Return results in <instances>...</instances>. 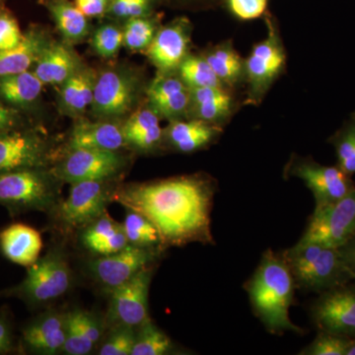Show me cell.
<instances>
[{
	"label": "cell",
	"instance_id": "4316f807",
	"mask_svg": "<svg viewBox=\"0 0 355 355\" xmlns=\"http://www.w3.org/2000/svg\"><path fill=\"white\" fill-rule=\"evenodd\" d=\"M50 42L48 35L39 28L26 32L17 46L0 51V77L28 71Z\"/></svg>",
	"mask_w": 355,
	"mask_h": 355
},
{
	"label": "cell",
	"instance_id": "d4e9b609",
	"mask_svg": "<svg viewBox=\"0 0 355 355\" xmlns=\"http://www.w3.org/2000/svg\"><path fill=\"white\" fill-rule=\"evenodd\" d=\"M71 44L51 41L33 70L44 85L60 86L83 69L80 58Z\"/></svg>",
	"mask_w": 355,
	"mask_h": 355
},
{
	"label": "cell",
	"instance_id": "ba28073f",
	"mask_svg": "<svg viewBox=\"0 0 355 355\" xmlns=\"http://www.w3.org/2000/svg\"><path fill=\"white\" fill-rule=\"evenodd\" d=\"M141 74L125 65L96 74L91 111L97 120L116 121L130 116L146 91Z\"/></svg>",
	"mask_w": 355,
	"mask_h": 355
},
{
	"label": "cell",
	"instance_id": "3957f363",
	"mask_svg": "<svg viewBox=\"0 0 355 355\" xmlns=\"http://www.w3.org/2000/svg\"><path fill=\"white\" fill-rule=\"evenodd\" d=\"M73 273L62 245L51 247L28 266L19 284L0 291V297L19 299L30 309L48 307L70 291Z\"/></svg>",
	"mask_w": 355,
	"mask_h": 355
},
{
	"label": "cell",
	"instance_id": "ac0fdd59",
	"mask_svg": "<svg viewBox=\"0 0 355 355\" xmlns=\"http://www.w3.org/2000/svg\"><path fill=\"white\" fill-rule=\"evenodd\" d=\"M147 102L161 119L168 121L188 119L191 88L177 71L158 72L146 88Z\"/></svg>",
	"mask_w": 355,
	"mask_h": 355
},
{
	"label": "cell",
	"instance_id": "8992f818",
	"mask_svg": "<svg viewBox=\"0 0 355 355\" xmlns=\"http://www.w3.org/2000/svg\"><path fill=\"white\" fill-rule=\"evenodd\" d=\"M121 179L84 181L70 184L62 198L48 214L49 229L69 237L102 216L112 202Z\"/></svg>",
	"mask_w": 355,
	"mask_h": 355
},
{
	"label": "cell",
	"instance_id": "30bf717a",
	"mask_svg": "<svg viewBox=\"0 0 355 355\" xmlns=\"http://www.w3.org/2000/svg\"><path fill=\"white\" fill-rule=\"evenodd\" d=\"M284 176L297 178L313 193L315 209L338 202L355 189L352 177L338 166L320 164L311 156L291 154L284 167Z\"/></svg>",
	"mask_w": 355,
	"mask_h": 355
},
{
	"label": "cell",
	"instance_id": "f35d334b",
	"mask_svg": "<svg viewBox=\"0 0 355 355\" xmlns=\"http://www.w3.org/2000/svg\"><path fill=\"white\" fill-rule=\"evenodd\" d=\"M350 338L318 331L316 338L299 352L301 355H347Z\"/></svg>",
	"mask_w": 355,
	"mask_h": 355
},
{
	"label": "cell",
	"instance_id": "277c9868",
	"mask_svg": "<svg viewBox=\"0 0 355 355\" xmlns=\"http://www.w3.org/2000/svg\"><path fill=\"white\" fill-rule=\"evenodd\" d=\"M280 254L291 270L296 288L301 291L321 294L354 279L338 248L297 242Z\"/></svg>",
	"mask_w": 355,
	"mask_h": 355
},
{
	"label": "cell",
	"instance_id": "7c38bea8",
	"mask_svg": "<svg viewBox=\"0 0 355 355\" xmlns=\"http://www.w3.org/2000/svg\"><path fill=\"white\" fill-rule=\"evenodd\" d=\"M57 160L55 147L37 130L0 133V173L51 168Z\"/></svg>",
	"mask_w": 355,
	"mask_h": 355
},
{
	"label": "cell",
	"instance_id": "83f0119b",
	"mask_svg": "<svg viewBox=\"0 0 355 355\" xmlns=\"http://www.w3.org/2000/svg\"><path fill=\"white\" fill-rule=\"evenodd\" d=\"M200 55L209 62L224 87L235 91L244 85L245 58L236 50L231 40L214 44Z\"/></svg>",
	"mask_w": 355,
	"mask_h": 355
},
{
	"label": "cell",
	"instance_id": "e0dca14e",
	"mask_svg": "<svg viewBox=\"0 0 355 355\" xmlns=\"http://www.w3.org/2000/svg\"><path fill=\"white\" fill-rule=\"evenodd\" d=\"M191 33L193 25L184 16L160 26L150 46L144 51L158 72L177 71L190 53Z\"/></svg>",
	"mask_w": 355,
	"mask_h": 355
},
{
	"label": "cell",
	"instance_id": "f546056e",
	"mask_svg": "<svg viewBox=\"0 0 355 355\" xmlns=\"http://www.w3.org/2000/svg\"><path fill=\"white\" fill-rule=\"evenodd\" d=\"M64 42L80 43L90 32L88 17L69 0H44Z\"/></svg>",
	"mask_w": 355,
	"mask_h": 355
},
{
	"label": "cell",
	"instance_id": "8fae6325",
	"mask_svg": "<svg viewBox=\"0 0 355 355\" xmlns=\"http://www.w3.org/2000/svg\"><path fill=\"white\" fill-rule=\"evenodd\" d=\"M156 266H148L132 279L110 292L108 311L104 319L106 330L116 326L139 328L150 320L149 291Z\"/></svg>",
	"mask_w": 355,
	"mask_h": 355
},
{
	"label": "cell",
	"instance_id": "c3c4849f",
	"mask_svg": "<svg viewBox=\"0 0 355 355\" xmlns=\"http://www.w3.org/2000/svg\"><path fill=\"white\" fill-rule=\"evenodd\" d=\"M347 355H355V338L350 340L349 349H347Z\"/></svg>",
	"mask_w": 355,
	"mask_h": 355
},
{
	"label": "cell",
	"instance_id": "7402d4cb",
	"mask_svg": "<svg viewBox=\"0 0 355 355\" xmlns=\"http://www.w3.org/2000/svg\"><path fill=\"white\" fill-rule=\"evenodd\" d=\"M106 331L104 320L94 313L74 308L67 312V338L62 354L88 355L101 343Z\"/></svg>",
	"mask_w": 355,
	"mask_h": 355
},
{
	"label": "cell",
	"instance_id": "603a6c76",
	"mask_svg": "<svg viewBox=\"0 0 355 355\" xmlns=\"http://www.w3.org/2000/svg\"><path fill=\"white\" fill-rule=\"evenodd\" d=\"M157 112L146 103L135 110L123 123V132L128 147L142 153H157L163 149L164 128L161 127Z\"/></svg>",
	"mask_w": 355,
	"mask_h": 355
},
{
	"label": "cell",
	"instance_id": "e575fe53",
	"mask_svg": "<svg viewBox=\"0 0 355 355\" xmlns=\"http://www.w3.org/2000/svg\"><path fill=\"white\" fill-rule=\"evenodd\" d=\"M335 149L336 166L345 174H355V112L328 139Z\"/></svg>",
	"mask_w": 355,
	"mask_h": 355
},
{
	"label": "cell",
	"instance_id": "9c48e42d",
	"mask_svg": "<svg viewBox=\"0 0 355 355\" xmlns=\"http://www.w3.org/2000/svg\"><path fill=\"white\" fill-rule=\"evenodd\" d=\"M128 158L121 151L77 148L64 150L51 167L64 184L84 181L121 179Z\"/></svg>",
	"mask_w": 355,
	"mask_h": 355
},
{
	"label": "cell",
	"instance_id": "836d02e7",
	"mask_svg": "<svg viewBox=\"0 0 355 355\" xmlns=\"http://www.w3.org/2000/svg\"><path fill=\"white\" fill-rule=\"evenodd\" d=\"M171 338L149 320L137 330L132 355H167L176 354Z\"/></svg>",
	"mask_w": 355,
	"mask_h": 355
},
{
	"label": "cell",
	"instance_id": "484cf974",
	"mask_svg": "<svg viewBox=\"0 0 355 355\" xmlns=\"http://www.w3.org/2000/svg\"><path fill=\"white\" fill-rule=\"evenodd\" d=\"M80 242L94 256H107L121 251L128 245L123 224L112 218L108 211L81 229Z\"/></svg>",
	"mask_w": 355,
	"mask_h": 355
},
{
	"label": "cell",
	"instance_id": "4fadbf2b",
	"mask_svg": "<svg viewBox=\"0 0 355 355\" xmlns=\"http://www.w3.org/2000/svg\"><path fill=\"white\" fill-rule=\"evenodd\" d=\"M355 236V189L338 202L315 209L298 242L340 248Z\"/></svg>",
	"mask_w": 355,
	"mask_h": 355
},
{
	"label": "cell",
	"instance_id": "cb8c5ba5",
	"mask_svg": "<svg viewBox=\"0 0 355 355\" xmlns=\"http://www.w3.org/2000/svg\"><path fill=\"white\" fill-rule=\"evenodd\" d=\"M43 240L41 233L22 222H15L0 230V254L10 263L32 266L41 257Z\"/></svg>",
	"mask_w": 355,
	"mask_h": 355
},
{
	"label": "cell",
	"instance_id": "7bdbcfd3",
	"mask_svg": "<svg viewBox=\"0 0 355 355\" xmlns=\"http://www.w3.org/2000/svg\"><path fill=\"white\" fill-rule=\"evenodd\" d=\"M15 350L12 319L8 307L0 308V354H7Z\"/></svg>",
	"mask_w": 355,
	"mask_h": 355
},
{
	"label": "cell",
	"instance_id": "44dd1931",
	"mask_svg": "<svg viewBox=\"0 0 355 355\" xmlns=\"http://www.w3.org/2000/svg\"><path fill=\"white\" fill-rule=\"evenodd\" d=\"M223 128L193 119L169 121L164 128L163 149L191 154L202 150L221 137Z\"/></svg>",
	"mask_w": 355,
	"mask_h": 355
},
{
	"label": "cell",
	"instance_id": "ffe728a7",
	"mask_svg": "<svg viewBox=\"0 0 355 355\" xmlns=\"http://www.w3.org/2000/svg\"><path fill=\"white\" fill-rule=\"evenodd\" d=\"M234 91L224 87L191 89L188 119L223 128L237 110Z\"/></svg>",
	"mask_w": 355,
	"mask_h": 355
},
{
	"label": "cell",
	"instance_id": "74e56055",
	"mask_svg": "<svg viewBox=\"0 0 355 355\" xmlns=\"http://www.w3.org/2000/svg\"><path fill=\"white\" fill-rule=\"evenodd\" d=\"M93 50L99 57L112 58L116 57L123 46V29L114 24L100 26L93 34Z\"/></svg>",
	"mask_w": 355,
	"mask_h": 355
},
{
	"label": "cell",
	"instance_id": "52a82bcc",
	"mask_svg": "<svg viewBox=\"0 0 355 355\" xmlns=\"http://www.w3.org/2000/svg\"><path fill=\"white\" fill-rule=\"evenodd\" d=\"M266 35L254 44L245 58V104L260 106L286 69V46L277 17L270 11L263 16Z\"/></svg>",
	"mask_w": 355,
	"mask_h": 355
},
{
	"label": "cell",
	"instance_id": "7a4b0ae2",
	"mask_svg": "<svg viewBox=\"0 0 355 355\" xmlns=\"http://www.w3.org/2000/svg\"><path fill=\"white\" fill-rule=\"evenodd\" d=\"M254 314L266 331L273 335L284 331L301 334L292 323L289 309L293 303L296 286L286 261L280 253L266 250L251 279L245 284Z\"/></svg>",
	"mask_w": 355,
	"mask_h": 355
},
{
	"label": "cell",
	"instance_id": "5b68a950",
	"mask_svg": "<svg viewBox=\"0 0 355 355\" xmlns=\"http://www.w3.org/2000/svg\"><path fill=\"white\" fill-rule=\"evenodd\" d=\"M62 184L51 168L0 173V207L12 218L32 211L48 214L62 198Z\"/></svg>",
	"mask_w": 355,
	"mask_h": 355
},
{
	"label": "cell",
	"instance_id": "d590c367",
	"mask_svg": "<svg viewBox=\"0 0 355 355\" xmlns=\"http://www.w3.org/2000/svg\"><path fill=\"white\" fill-rule=\"evenodd\" d=\"M177 73L191 89L224 87L202 55L189 53L178 67Z\"/></svg>",
	"mask_w": 355,
	"mask_h": 355
},
{
	"label": "cell",
	"instance_id": "8d00e7d4",
	"mask_svg": "<svg viewBox=\"0 0 355 355\" xmlns=\"http://www.w3.org/2000/svg\"><path fill=\"white\" fill-rule=\"evenodd\" d=\"M137 329L127 326H116L106 330L107 336L100 343L97 354L132 355L137 338Z\"/></svg>",
	"mask_w": 355,
	"mask_h": 355
},
{
	"label": "cell",
	"instance_id": "ee69618b",
	"mask_svg": "<svg viewBox=\"0 0 355 355\" xmlns=\"http://www.w3.org/2000/svg\"><path fill=\"white\" fill-rule=\"evenodd\" d=\"M74 4L86 17H101L108 11L110 0H76Z\"/></svg>",
	"mask_w": 355,
	"mask_h": 355
},
{
	"label": "cell",
	"instance_id": "9a60e30c",
	"mask_svg": "<svg viewBox=\"0 0 355 355\" xmlns=\"http://www.w3.org/2000/svg\"><path fill=\"white\" fill-rule=\"evenodd\" d=\"M309 314L318 331L355 338V279L318 294Z\"/></svg>",
	"mask_w": 355,
	"mask_h": 355
},
{
	"label": "cell",
	"instance_id": "4dcf8cb0",
	"mask_svg": "<svg viewBox=\"0 0 355 355\" xmlns=\"http://www.w3.org/2000/svg\"><path fill=\"white\" fill-rule=\"evenodd\" d=\"M44 84L33 71L0 77V98L13 106H29L39 99Z\"/></svg>",
	"mask_w": 355,
	"mask_h": 355
},
{
	"label": "cell",
	"instance_id": "1f68e13d",
	"mask_svg": "<svg viewBox=\"0 0 355 355\" xmlns=\"http://www.w3.org/2000/svg\"><path fill=\"white\" fill-rule=\"evenodd\" d=\"M125 210L127 214L121 224L127 236L128 244L165 252L167 249L159 234L157 228L153 225V222L135 210Z\"/></svg>",
	"mask_w": 355,
	"mask_h": 355
},
{
	"label": "cell",
	"instance_id": "f1b7e54d",
	"mask_svg": "<svg viewBox=\"0 0 355 355\" xmlns=\"http://www.w3.org/2000/svg\"><path fill=\"white\" fill-rule=\"evenodd\" d=\"M95 76L83 67L60 85L58 105L62 113L74 119L83 118L84 112L92 105Z\"/></svg>",
	"mask_w": 355,
	"mask_h": 355
},
{
	"label": "cell",
	"instance_id": "f6af8a7d",
	"mask_svg": "<svg viewBox=\"0 0 355 355\" xmlns=\"http://www.w3.org/2000/svg\"><path fill=\"white\" fill-rule=\"evenodd\" d=\"M21 128L19 116L0 100V133Z\"/></svg>",
	"mask_w": 355,
	"mask_h": 355
},
{
	"label": "cell",
	"instance_id": "d6a6232c",
	"mask_svg": "<svg viewBox=\"0 0 355 355\" xmlns=\"http://www.w3.org/2000/svg\"><path fill=\"white\" fill-rule=\"evenodd\" d=\"M160 26V18L153 14L125 20L123 28V46L132 53H144Z\"/></svg>",
	"mask_w": 355,
	"mask_h": 355
},
{
	"label": "cell",
	"instance_id": "bcb514c9",
	"mask_svg": "<svg viewBox=\"0 0 355 355\" xmlns=\"http://www.w3.org/2000/svg\"><path fill=\"white\" fill-rule=\"evenodd\" d=\"M338 249L345 268L355 279V236Z\"/></svg>",
	"mask_w": 355,
	"mask_h": 355
},
{
	"label": "cell",
	"instance_id": "7dc6e473",
	"mask_svg": "<svg viewBox=\"0 0 355 355\" xmlns=\"http://www.w3.org/2000/svg\"><path fill=\"white\" fill-rule=\"evenodd\" d=\"M222 0H177L180 4L200 9H214L221 6Z\"/></svg>",
	"mask_w": 355,
	"mask_h": 355
},
{
	"label": "cell",
	"instance_id": "6da1fadb",
	"mask_svg": "<svg viewBox=\"0 0 355 355\" xmlns=\"http://www.w3.org/2000/svg\"><path fill=\"white\" fill-rule=\"evenodd\" d=\"M217 182L205 173L120 184L114 202L135 210L157 228L166 249L214 244L211 211Z\"/></svg>",
	"mask_w": 355,
	"mask_h": 355
},
{
	"label": "cell",
	"instance_id": "5bb4252c",
	"mask_svg": "<svg viewBox=\"0 0 355 355\" xmlns=\"http://www.w3.org/2000/svg\"><path fill=\"white\" fill-rule=\"evenodd\" d=\"M164 252L128 244L116 253L95 256L87 263L88 272L103 291L109 294L148 266L157 265Z\"/></svg>",
	"mask_w": 355,
	"mask_h": 355
},
{
	"label": "cell",
	"instance_id": "2e32d148",
	"mask_svg": "<svg viewBox=\"0 0 355 355\" xmlns=\"http://www.w3.org/2000/svg\"><path fill=\"white\" fill-rule=\"evenodd\" d=\"M67 312L53 309L36 315L21 328L17 349L22 354H62L67 338Z\"/></svg>",
	"mask_w": 355,
	"mask_h": 355
},
{
	"label": "cell",
	"instance_id": "d6986e66",
	"mask_svg": "<svg viewBox=\"0 0 355 355\" xmlns=\"http://www.w3.org/2000/svg\"><path fill=\"white\" fill-rule=\"evenodd\" d=\"M128 147L123 123L116 121H88L76 119L65 144V150L87 148L121 151Z\"/></svg>",
	"mask_w": 355,
	"mask_h": 355
},
{
	"label": "cell",
	"instance_id": "60d3db41",
	"mask_svg": "<svg viewBox=\"0 0 355 355\" xmlns=\"http://www.w3.org/2000/svg\"><path fill=\"white\" fill-rule=\"evenodd\" d=\"M156 2L157 0H110L107 13L125 20L150 15Z\"/></svg>",
	"mask_w": 355,
	"mask_h": 355
},
{
	"label": "cell",
	"instance_id": "b9f144b4",
	"mask_svg": "<svg viewBox=\"0 0 355 355\" xmlns=\"http://www.w3.org/2000/svg\"><path fill=\"white\" fill-rule=\"evenodd\" d=\"M17 20L8 12H0V51L10 50L23 39Z\"/></svg>",
	"mask_w": 355,
	"mask_h": 355
},
{
	"label": "cell",
	"instance_id": "ab89813d",
	"mask_svg": "<svg viewBox=\"0 0 355 355\" xmlns=\"http://www.w3.org/2000/svg\"><path fill=\"white\" fill-rule=\"evenodd\" d=\"M268 0H222V8L240 21L263 17L268 12Z\"/></svg>",
	"mask_w": 355,
	"mask_h": 355
}]
</instances>
